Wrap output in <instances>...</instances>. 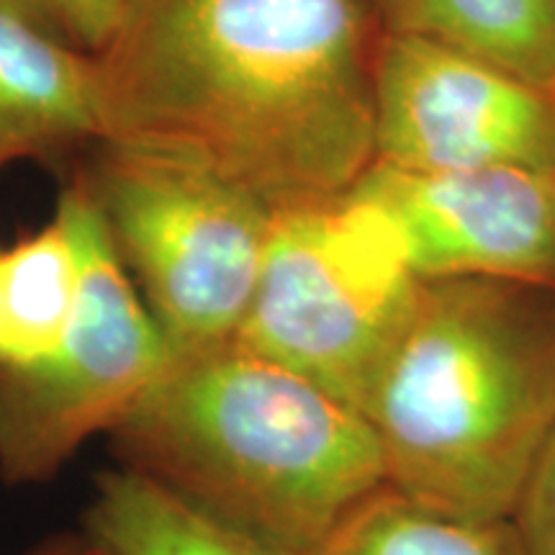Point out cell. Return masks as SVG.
<instances>
[{
    "label": "cell",
    "mask_w": 555,
    "mask_h": 555,
    "mask_svg": "<svg viewBox=\"0 0 555 555\" xmlns=\"http://www.w3.org/2000/svg\"><path fill=\"white\" fill-rule=\"evenodd\" d=\"M371 0H127L99 57L103 142L189 159L286 208L376 165Z\"/></svg>",
    "instance_id": "1"
},
{
    "label": "cell",
    "mask_w": 555,
    "mask_h": 555,
    "mask_svg": "<svg viewBox=\"0 0 555 555\" xmlns=\"http://www.w3.org/2000/svg\"><path fill=\"white\" fill-rule=\"evenodd\" d=\"M108 437L121 468L288 555L386 483L358 409L237 339L170 358Z\"/></svg>",
    "instance_id": "2"
},
{
    "label": "cell",
    "mask_w": 555,
    "mask_h": 555,
    "mask_svg": "<svg viewBox=\"0 0 555 555\" xmlns=\"http://www.w3.org/2000/svg\"><path fill=\"white\" fill-rule=\"evenodd\" d=\"M363 416L386 483L463 519H504L555 429V288L425 281Z\"/></svg>",
    "instance_id": "3"
},
{
    "label": "cell",
    "mask_w": 555,
    "mask_h": 555,
    "mask_svg": "<svg viewBox=\"0 0 555 555\" xmlns=\"http://www.w3.org/2000/svg\"><path fill=\"white\" fill-rule=\"evenodd\" d=\"M67 180L99 211L170 358L237 339L273 208L189 159L116 142L93 144Z\"/></svg>",
    "instance_id": "4"
},
{
    "label": "cell",
    "mask_w": 555,
    "mask_h": 555,
    "mask_svg": "<svg viewBox=\"0 0 555 555\" xmlns=\"http://www.w3.org/2000/svg\"><path fill=\"white\" fill-rule=\"evenodd\" d=\"M422 286L393 227L356 189L273 208L237 343L363 414Z\"/></svg>",
    "instance_id": "5"
},
{
    "label": "cell",
    "mask_w": 555,
    "mask_h": 555,
    "mask_svg": "<svg viewBox=\"0 0 555 555\" xmlns=\"http://www.w3.org/2000/svg\"><path fill=\"white\" fill-rule=\"evenodd\" d=\"M57 217L78 258V301L50 356L0 363V478L9 486L52 481L90 437L114 429L170 360L99 211L69 180Z\"/></svg>",
    "instance_id": "6"
},
{
    "label": "cell",
    "mask_w": 555,
    "mask_h": 555,
    "mask_svg": "<svg viewBox=\"0 0 555 555\" xmlns=\"http://www.w3.org/2000/svg\"><path fill=\"white\" fill-rule=\"evenodd\" d=\"M376 165L555 170V99L435 41L386 34L376 54Z\"/></svg>",
    "instance_id": "7"
},
{
    "label": "cell",
    "mask_w": 555,
    "mask_h": 555,
    "mask_svg": "<svg viewBox=\"0 0 555 555\" xmlns=\"http://www.w3.org/2000/svg\"><path fill=\"white\" fill-rule=\"evenodd\" d=\"M352 189L388 219L422 281L496 278L555 288V170L373 165Z\"/></svg>",
    "instance_id": "8"
},
{
    "label": "cell",
    "mask_w": 555,
    "mask_h": 555,
    "mask_svg": "<svg viewBox=\"0 0 555 555\" xmlns=\"http://www.w3.org/2000/svg\"><path fill=\"white\" fill-rule=\"evenodd\" d=\"M103 142L101 69L0 0V170L34 159L65 180Z\"/></svg>",
    "instance_id": "9"
},
{
    "label": "cell",
    "mask_w": 555,
    "mask_h": 555,
    "mask_svg": "<svg viewBox=\"0 0 555 555\" xmlns=\"http://www.w3.org/2000/svg\"><path fill=\"white\" fill-rule=\"evenodd\" d=\"M386 34L427 39L555 99V0H371Z\"/></svg>",
    "instance_id": "10"
},
{
    "label": "cell",
    "mask_w": 555,
    "mask_h": 555,
    "mask_svg": "<svg viewBox=\"0 0 555 555\" xmlns=\"http://www.w3.org/2000/svg\"><path fill=\"white\" fill-rule=\"evenodd\" d=\"M80 535L99 555H288L214 522L134 470H103Z\"/></svg>",
    "instance_id": "11"
},
{
    "label": "cell",
    "mask_w": 555,
    "mask_h": 555,
    "mask_svg": "<svg viewBox=\"0 0 555 555\" xmlns=\"http://www.w3.org/2000/svg\"><path fill=\"white\" fill-rule=\"evenodd\" d=\"M78 301V258L57 214L39 232L3 249L0 260V363L50 356Z\"/></svg>",
    "instance_id": "12"
},
{
    "label": "cell",
    "mask_w": 555,
    "mask_h": 555,
    "mask_svg": "<svg viewBox=\"0 0 555 555\" xmlns=\"http://www.w3.org/2000/svg\"><path fill=\"white\" fill-rule=\"evenodd\" d=\"M311 555H525L509 517L463 519L384 483Z\"/></svg>",
    "instance_id": "13"
},
{
    "label": "cell",
    "mask_w": 555,
    "mask_h": 555,
    "mask_svg": "<svg viewBox=\"0 0 555 555\" xmlns=\"http://www.w3.org/2000/svg\"><path fill=\"white\" fill-rule=\"evenodd\" d=\"M69 50L101 57L114 39L127 0H5Z\"/></svg>",
    "instance_id": "14"
},
{
    "label": "cell",
    "mask_w": 555,
    "mask_h": 555,
    "mask_svg": "<svg viewBox=\"0 0 555 555\" xmlns=\"http://www.w3.org/2000/svg\"><path fill=\"white\" fill-rule=\"evenodd\" d=\"M509 519L525 555H555V429L532 463Z\"/></svg>",
    "instance_id": "15"
},
{
    "label": "cell",
    "mask_w": 555,
    "mask_h": 555,
    "mask_svg": "<svg viewBox=\"0 0 555 555\" xmlns=\"http://www.w3.org/2000/svg\"><path fill=\"white\" fill-rule=\"evenodd\" d=\"M29 555H99L82 535H60L41 543Z\"/></svg>",
    "instance_id": "16"
},
{
    "label": "cell",
    "mask_w": 555,
    "mask_h": 555,
    "mask_svg": "<svg viewBox=\"0 0 555 555\" xmlns=\"http://www.w3.org/2000/svg\"><path fill=\"white\" fill-rule=\"evenodd\" d=\"M0 260H3V249H0Z\"/></svg>",
    "instance_id": "17"
}]
</instances>
